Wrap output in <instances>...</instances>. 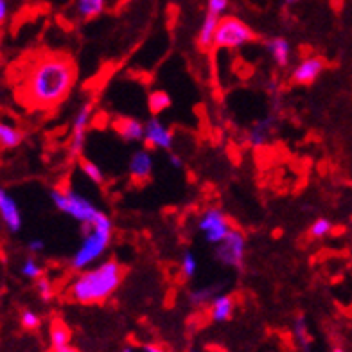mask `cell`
<instances>
[{"label": "cell", "mask_w": 352, "mask_h": 352, "mask_svg": "<svg viewBox=\"0 0 352 352\" xmlns=\"http://www.w3.org/2000/svg\"><path fill=\"white\" fill-rule=\"evenodd\" d=\"M78 65L63 52H40L23 65L14 87L16 101L31 111H49L69 98Z\"/></svg>", "instance_id": "1"}, {"label": "cell", "mask_w": 352, "mask_h": 352, "mask_svg": "<svg viewBox=\"0 0 352 352\" xmlns=\"http://www.w3.org/2000/svg\"><path fill=\"white\" fill-rule=\"evenodd\" d=\"M126 270L117 261H108L94 270H88L79 275L67 289V295L78 304L90 306L101 304L113 295L117 287L121 286Z\"/></svg>", "instance_id": "2"}, {"label": "cell", "mask_w": 352, "mask_h": 352, "mask_svg": "<svg viewBox=\"0 0 352 352\" xmlns=\"http://www.w3.org/2000/svg\"><path fill=\"white\" fill-rule=\"evenodd\" d=\"M111 237V221L107 214L99 219L96 225H94V230L85 236V241L81 245V248L78 250V254L74 255L72 259V268L81 270L85 268L87 264L94 263L96 259H99L104 250H107L108 243H110Z\"/></svg>", "instance_id": "3"}, {"label": "cell", "mask_w": 352, "mask_h": 352, "mask_svg": "<svg viewBox=\"0 0 352 352\" xmlns=\"http://www.w3.org/2000/svg\"><path fill=\"white\" fill-rule=\"evenodd\" d=\"M51 199L61 212L69 214L74 219H78L79 223H92V225H96L104 216L87 198L76 195L72 190H52Z\"/></svg>", "instance_id": "4"}, {"label": "cell", "mask_w": 352, "mask_h": 352, "mask_svg": "<svg viewBox=\"0 0 352 352\" xmlns=\"http://www.w3.org/2000/svg\"><path fill=\"white\" fill-rule=\"evenodd\" d=\"M255 33L245 22L236 16H223L219 20L218 31L214 36L216 49H237V47L250 43L255 40Z\"/></svg>", "instance_id": "5"}, {"label": "cell", "mask_w": 352, "mask_h": 352, "mask_svg": "<svg viewBox=\"0 0 352 352\" xmlns=\"http://www.w3.org/2000/svg\"><path fill=\"white\" fill-rule=\"evenodd\" d=\"M245 236L236 228H230L223 241H219L214 248V255L218 263L225 264V266H232V268L241 270L243 263H245Z\"/></svg>", "instance_id": "6"}, {"label": "cell", "mask_w": 352, "mask_h": 352, "mask_svg": "<svg viewBox=\"0 0 352 352\" xmlns=\"http://www.w3.org/2000/svg\"><path fill=\"white\" fill-rule=\"evenodd\" d=\"M198 228L205 234V239L210 245H218L219 241L225 239L228 232H230L232 225L228 218L219 209H209L201 216L198 223Z\"/></svg>", "instance_id": "7"}, {"label": "cell", "mask_w": 352, "mask_h": 352, "mask_svg": "<svg viewBox=\"0 0 352 352\" xmlns=\"http://www.w3.org/2000/svg\"><path fill=\"white\" fill-rule=\"evenodd\" d=\"M92 119V102H87L74 119V128H72V140H70L69 155L70 158H79L83 151L85 139H87V130Z\"/></svg>", "instance_id": "8"}, {"label": "cell", "mask_w": 352, "mask_h": 352, "mask_svg": "<svg viewBox=\"0 0 352 352\" xmlns=\"http://www.w3.org/2000/svg\"><path fill=\"white\" fill-rule=\"evenodd\" d=\"M325 69V60L318 58V56H313V58H306L302 61L297 69L293 70L292 81L295 85H302V87H307V85H313L318 79V76L324 72Z\"/></svg>", "instance_id": "9"}, {"label": "cell", "mask_w": 352, "mask_h": 352, "mask_svg": "<svg viewBox=\"0 0 352 352\" xmlns=\"http://www.w3.org/2000/svg\"><path fill=\"white\" fill-rule=\"evenodd\" d=\"M144 144L148 149H171L173 148V133L169 128L158 122L157 119H151V121L146 124V133H144Z\"/></svg>", "instance_id": "10"}, {"label": "cell", "mask_w": 352, "mask_h": 352, "mask_svg": "<svg viewBox=\"0 0 352 352\" xmlns=\"http://www.w3.org/2000/svg\"><path fill=\"white\" fill-rule=\"evenodd\" d=\"M151 173H153V160H151V155L148 153V149H140L131 157L130 160V176L131 182L137 184V186H142L151 178Z\"/></svg>", "instance_id": "11"}, {"label": "cell", "mask_w": 352, "mask_h": 352, "mask_svg": "<svg viewBox=\"0 0 352 352\" xmlns=\"http://www.w3.org/2000/svg\"><path fill=\"white\" fill-rule=\"evenodd\" d=\"M111 128L122 140L131 142V140H144V133H146V124L139 122L133 117L119 116L111 121Z\"/></svg>", "instance_id": "12"}, {"label": "cell", "mask_w": 352, "mask_h": 352, "mask_svg": "<svg viewBox=\"0 0 352 352\" xmlns=\"http://www.w3.org/2000/svg\"><path fill=\"white\" fill-rule=\"evenodd\" d=\"M0 214H2V219H4L6 227L10 228V232L14 234L22 228V216H20L19 205L6 190H0Z\"/></svg>", "instance_id": "13"}, {"label": "cell", "mask_w": 352, "mask_h": 352, "mask_svg": "<svg viewBox=\"0 0 352 352\" xmlns=\"http://www.w3.org/2000/svg\"><path fill=\"white\" fill-rule=\"evenodd\" d=\"M219 20H221V16H219V14L207 11L204 23H201V29H199V34H198L199 51L207 52L210 47H214V36H216V31H218Z\"/></svg>", "instance_id": "14"}, {"label": "cell", "mask_w": 352, "mask_h": 352, "mask_svg": "<svg viewBox=\"0 0 352 352\" xmlns=\"http://www.w3.org/2000/svg\"><path fill=\"white\" fill-rule=\"evenodd\" d=\"M234 298L230 295H219L210 302V318L214 322H228L234 315Z\"/></svg>", "instance_id": "15"}, {"label": "cell", "mask_w": 352, "mask_h": 352, "mask_svg": "<svg viewBox=\"0 0 352 352\" xmlns=\"http://www.w3.org/2000/svg\"><path fill=\"white\" fill-rule=\"evenodd\" d=\"M266 49H268L270 54L274 56L275 63L278 67H287L292 49H289V43L284 38H270L268 42H266Z\"/></svg>", "instance_id": "16"}, {"label": "cell", "mask_w": 352, "mask_h": 352, "mask_svg": "<svg viewBox=\"0 0 352 352\" xmlns=\"http://www.w3.org/2000/svg\"><path fill=\"white\" fill-rule=\"evenodd\" d=\"M70 345V331L60 318L54 320L51 325V347L52 351L61 352V349Z\"/></svg>", "instance_id": "17"}, {"label": "cell", "mask_w": 352, "mask_h": 352, "mask_svg": "<svg viewBox=\"0 0 352 352\" xmlns=\"http://www.w3.org/2000/svg\"><path fill=\"white\" fill-rule=\"evenodd\" d=\"M272 131H274V121L272 119H264V121L255 122L252 126L250 133H248V140H250L252 146L259 148V146H263L270 139Z\"/></svg>", "instance_id": "18"}, {"label": "cell", "mask_w": 352, "mask_h": 352, "mask_svg": "<svg viewBox=\"0 0 352 352\" xmlns=\"http://www.w3.org/2000/svg\"><path fill=\"white\" fill-rule=\"evenodd\" d=\"M23 140V133L19 130V128H14L11 124H6L2 122L0 124V146L4 149H13L16 146H20Z\"/></svg>", "instance_id": "19"}, {"label": "cell", "mask_w": 352, "mask_h": 352, "mask_svg": "<svg viewBox=\"0 0 352 352\" xmlns=\"http://www.w3.org/2000/svg\"><path fill=\"white\" fill-rule=\"evenodd\" d=\"M171 104L173 102H171V98H169V94L164 92V90H153V92L148 96L149 113H151L153 117L160 116V113L166 111Z\"/></svg>", "instance_id": "20"}, {"label": "cell", "mask_w": 352, "mask_h": 352, "mask_svg": "<svg viewBox=\"0 0 352 352\" xmlns=\"http://www.w3.org/2000/svg\"><path fill=\"white\" fill-rule=\"evenodd\" d=\"M221 289L219 284H214V286H207V287H199V289H195V292L189 293V302L190 304H195V306H205V304H209V302L214 300V295Z\"/></svg>", "instance_id": "21"}, {"label": "cell", "mask_w": 352, "mask_h": 352, "mask_svg": "<svg viewBox=\"0 0 352 352\" xmlns=\"http://www.w3.org/2000/svg\"><path fill=\"white\" fill-rule=\"evenodd\" d=\"M293 336H295V340H297V343L302 349H307L311 345V336L309 331H307L306 318L302 315H298L295 324H293Z\"/></svg>", "instance_id": "22"}, {"label": "cell", "mask_w": 352, "mask_h": 352, "mask_svg": "<svg viewBox=\"0 0 352 352\" xmlns=\"http://www.w3.org/2000/svg\"><path fill=\"white\" fill-rule=\"evenodd\" d=\"M104 10V0H79L78 11L83 19L90 20Z\"/></svg>", "instance_id": "23"}, {"label": "cell", "mask_w": 352, "mask_h": 352, "mask_svg": "<svg viewBox=\"0 0 352 352\" xmlns=\"http://www.w3.org/2000/svg\"><path fill=\"white\" fill-rule=\"evenodd\" d=\"M78 162H79V166H81V169H83L85 175H87L88 178L94 182V184H102V182H104V176H102L101 169H99L96 164L90 162V160H87V158H83V157H79Z\"/></svg>", "instance_id": "24"}, {"label": "cell", "mask_w": 352, "mask_h": 352, "mask_svg": "<svg viewBox=\"0 0 352 352\" xmlns=\"http://www.w3.org/2000/svg\"><path fill=\"white\" fill-rule=\"evenodd\" d=\"M331 232H333V223L329 219H316L309 228V237L311 239H322V237H325Z\"/></svg>", "instance_id": "25"}, {"label": "cell", "mask_w": 352, "mask_h": 352, "mask_svg": "<svg viewBox=\"0 0 352 352\" xmlns=\"http://www.w3.org/2000/svg\"><path fill=\"white\" fill-rule=\"evenodd\" d=\"M40 324H42V320H40V316L34 313V311L31 309H23L22 315H20V325H22L23 331H34L40 327Z\"/></svg>", "instance_id": "26"}, {"label": "cell", "mask_w": 352, "mask_h": 352, "mask_svg": "<svg viewBox=\"0 0 352 352\" xmlns=\"http://www.w3.org/2000/svg\"><path fill=\"white\" fill-rule=\"evenodd\" d=\"M196 268H198L196 257L190 254V252H186V254H184V257H182V274H184V277L186 278L195 277Z\"/></svg>", "instance_id": "27"}, {"label": "cell", "mask_w": 352, "mask_h": 352, "mask_svg": "<svg viewBox=\"0 0 352 352\" xmlns=\"http://www.w3.org/2000/svg\"><path fill=\"white\" fill-rule=\"evenodd\" d=\"M36 289H38V295H40V298L45 302H49L52 298V295H54V292H52V284L51 280H49V277H40L36 278Z\"/></svg>", "instance_id": "28"}, {"label": "cell", "mask_w": 352, "mask_h": 352, "mask_svg": "<svg viewBox=\"0 0 352 352\" xmlns=\"http://www.w3.org/2000/svg\"><path fill=\"white\" fill-rule=\"evenodd\" d=\"M20 272H22L23 277H28V278H40L43 275L42 268L38 266V263L33 259V257H29V259L23 263V266Z\"/></svg>", "instance_id": "29"}, {"label": "cell", "mask_w": 352, "mask_h": 352, "mask_svg": "<svg viewBox=\"0 0 352 352\" xmlns=\"http://www.w3.org/2000/svg\"><path fill=\"white\" fill-rule=\"evenodd\" d=\"M227 8L228 0H209V2H207V11L219 14V16L227 11Z\"/></svg>", "instance_id": "30"}, {"label": "cell", "mask_w": 352, "mask_h": 352, "mask_svg": "<svg viewBox=\"0 0 352 352\" xmlns=\"http://www.w3.org/2000/svg\"><path fill=\"white\" fill-rule=\"evenodd\" d=\"M28 246L31 252H42L43 248H45V243H43L42 239H31Z\"/></svg>", "instance_id": "31"}, {"label": "cell", "mask_w": 352, "mask_h": 352, "mask_svg": "<svg viewBox=\"0 0 352 352\" xmlns=\"http://www.w3.org/2000/svg\"><path fill=\"white\" fill-rule=\"evenodd\" d=\"M169 162H171V166L175 167V169H180L182 167V158L178 157V155H171V157H169Z\"/></svg>", "instance_id": "32"}, {"label": "cell", "mask_w": 352, "mask_h": 352, "mask_svg": "<svg viewBox=\"0 0 352 352\" xmlns=\"http://www.w3.org/2000/svg\"><path fill=\"white\" fill-rule=\"evenodd\" d=\"M6 14H8V2L0 0V20H6Z\"/></svg>", "instance_id": "33"}, {"label": "cell", "mask_w": 352, "mask_h": 352, "mask_svg": "<svg viewBox=\"0 0 352 352\" xmlns=\"http://www.w3.org/2000/svg\"><path fill=\"white\" fill-rule=\"evenodd\" d=\"M144 351L146 352H162V345H144Z\"/></svg>", "instance_id": "34"}, {"label": "cell", "mask_w": 352, "mask_h": 352, "mask_svg": "<svg viewBox=\"0 0 352 352\" xmlns=\"http://www.w3.org/2000/svg\"><path fill=\"white\" fill-rule=\"evenodd\" d=\"M284 2H286L287 6H293V4H298L300 0H284Z\"/></svg>", "instance_id": "35"}]
</instances>
